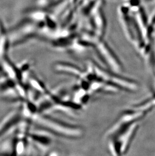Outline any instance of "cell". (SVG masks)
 I'll return each mask as SVG.
<instances>
[{
	"label": "cell",
	"instance_id": "cell-7",
	"mask_svg": "<svg viewBox=\"0 0 155 156\" xmlns=\"http://www.w3.org/2000/svg\"><path fill=\"white\" fill-rule=\"evenodd\" d=\"M53 68L57 73L70 75L78 80L83 77L85 72V70H83L77 65L67 62H57L54 64Z\"/></svg>",
	"mask_w": 155,
	"mask_h": 156
},
{
	"label": "cell",
	"instance_id": "cell-9",
	"mask_svg": "<svg viewBox=\"0 0 155 156\" xmlns=\"http://www.w3.org/2000/svg\"><path fill=\"white\" fill-rule=\"evenodd\" d=\"M8 134L7 136L0 142V155L15 156L16 137L15 130Z\"/></svg>",
	"mask_w": 155,
	"mask_h": 156
},
{
	"label": "cell",
	"instance_id": "cell-4",
	"mask_svg": "<svg viewBox=\"0 0 155 156\" xmlns=\"http://www.w3.org/2000/svg\"><path fill=\"white\" fill-rule=\"evenodd\" d=\"M53 134L44 128H31L28 136L30 143L43 153H48L53 143Z\"/></svg>",
	"mask_w": 155,
	"mask_h": 156
},
{
	"label": "cell",
	"instance_id": "cell-5",
	"mask_svg": "<svg viewBox=\"0 0 155 156\" xmlns=\"http://www.w3.org/2000/svg\"><path fill=\"white\" fill-rule=\"evenodd\" d=\"M100 58L108 69L120 73L123 69V65L117 56L104 43H100L97 47Z\"/></svg>",
	"mask_w": 155,
	"mask_h": 156
},
{
	"label": "cell",
	"instance_id": "cell-6",
	"mask_svg": "<svg viewBox=\"0 0 155 156\" xmlns=\"http://www.w3.org/2000/svg\"><path fill=\"white\" fill-rule=\"evenodd\" d=\"M22 118L20 108L9 112L0 121V140L12 132Z\"/></svg>",
	"mask_w": 155,
	"mask_h": 156
},
{
	"label": "cell",
	"instance_id": "cell-3",
	"mask_svg": "<svg viewBox=\"0 0 155 156\" xmlns=\"http://www.w3.org/2000/svg\"><path fill=\"white\" fill-rule=\"evenodd\" d=\"M95 78L111 84L122 91L132 93L137 88L138 83L135 80L121 75L120 73L103 68L96 63L90 62Z\"/></svg>",
	"mask_w": 155,
	"mask_h": 156
},
{
	"label": "cell",
	"instance_id": "cell-2",
	"mask_svg": "<svg viewBox=\"0 0 155 156\" xmlns=\"http://www.w3.org/2000/svg\"><path fill=\"white\" fill-rule=\"evenodd\" d=\"M32 123L44 128L53 134L70 139H78L83 136V128L79 125L57 119L46 114L37 112L31 118Z\"/></svg>",
	"mask_w": 155,
	"mask_h": 156
},
{
	"label": "cell",
	"instance_id": "cell-10",
	"mask_svg": "<svg viewBox=\"0 0 155 156\" xmlns=\"http://www.w3.org/2000/svg\"><path fill=\"white\" fill-rule=\"evenodd\" d=\"M27 83L35 91L43 95L47 94L50 91L44 83L35 76L30 75Z\"/></svg>",
	"mask_w": 155,
	"mask_h": 156
},
{
	"label": "cell",
	"instance_id": "cell-11",
	"mask_svg": "<svg viewBox=\"0 0 155 156\" xmlns=\"http://www.w3.org/2000/svg\"><path fill=\"white\" fill-rule=\"evenodd\" d=\"M3 74V70H2V68L1 64L0 62V76Z\"/></svg>",
	"mask_w": 155,
	"mask_h": 156
},
{
	"label": "cell",
	"instance_id": "cell-8",
	"mask_svg": "<svg viewBox=\"0 0 155 156\" xmlns=\"http://www.w3.org/2000/svg\"><path fill=\"white\" fill-rule=\"evenodd\" d=\"M3 74L15 82H22V77L17 65L11 60L8 56L1 62Z\"/></svg>",
	"mask_w": 155,
	"mask_h": 156
},
{
	"label": "cell",
	"instance_id": "cell-1",
	"mask_svg": "<svg viewBox=\"0 0 155 156\" xmlns=\"http://www.w3.org/2000/svg\"><path fill=\"white\" fill-rule=\"evenodd\" d=\"M145 118L143 114L129 109L106 130L104 138L107 140L108 150L111 155L122 156L128 152L138 131L140 122Z\"/></svg>",
	"mask_w": 155,
	"mask_h": 156
}]
</instances>
